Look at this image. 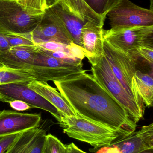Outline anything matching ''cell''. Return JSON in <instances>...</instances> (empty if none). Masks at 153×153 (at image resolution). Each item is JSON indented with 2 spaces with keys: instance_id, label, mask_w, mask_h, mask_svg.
Masks as SVG:
<instances>
[{
  "instance_id": "obj_1",
  "label": "cell",
  "mask_w": 153,
  "mask_h": 153,
  "mask_svg": "<svg viewBox=\"0 0 153 153\" xmlns=\"http://www.w3.org/2000/svg\"><path fill=\"white\" fill-rule=\"evenodd\" d=\"M86 71L54 84L78 117L118 133L121 137L135 132L137 124L123 106Z\"/></svg>"
},
{
  "instance_id": "obj_2",
  "label": "cell",
  "mask_w": 153,
  "mask_h": 153,
  "mask_svg": "<svg viewBox=\"0 0 153 153\" xmlns=\"http://www.w3.org/2000/svg\"><path fill=\"white\" fill-rule=\"evenodd\" d=\"M44 12L22 7L17 0H0V34L31 37Z\"/></svg>"
},
{
  "instance_id": "obj_3",
  "label": "cell",
  "mask_w": 153,
  "mask_h": 153,
  "mask_svg": "<svg viewBox=\"0 0 153 153\" xmlns=\"http://www.w3.org/2000/svg\"><path fill=\"white\" fill-rule=\"evenodd\" d=\"M94 78L123 106L132 120L137 123L143 118L145 111L130 97L113 73L104 53L89 61Z\"/></svg>"
},
{
  "instance_id": "obj_4",
  "label": "cell",
  "mask_w": 153,
  "mask_h": 153,
  "mask_svg": "<svg viewBox=\"0 0 153 153\" xmlns=\"http://www.w3.org/2000/svg\"><path fill=\"white\" fill-rule=\"evenodd\" d=\"M60 126L68 136L88 143L93 148L110 144L121 137L117 132L83 118L64 117Z\"/></svg>"
},
{
  "instance_id": "obj_5",
  "label": "cell",
  "mask_w": 153,
  "mask_h": 153,
  "mask_svg": "<svg viewBox=\"0 0 153 153\" xmlns=\"http://www.w3.org/2000/svg\"><path fill=\"white\" fill-rule=\"evenodd\" d=\"M103 53L113 73L125 91L137 105L145 111V107L135 82L137 62L129 55L118 50L104 39Z\"/></svg>"
},
{
  "instance_id": "obj_6",
  "label": "cell",
  "mask_w": 153,
  "mask_h": 153,
  "mask_svg": "<svg viewBox=\"0 0 153 153\" xmlns=\"http://www.w3.org/2000/svg\"><path fill=\"white\" fill-rule=\"evenodd\" d=\"M83 66V63H75L50 56L36 45L35 57L28 72L38 81L54 82L63 81L85 71Z\"/></svg>"
},
{
  "instance_id": "obj_7",
  "label": "cell",
  "mask_w": 153,
  "mask_h": 153,
  "mask_svg": "<svg viewBox=\"0 0 153 153\" xmlns=\"http://www.w3.org/2000/svg\"><path fill=\"white\" fill-rule=\"evenodd\" d=\"M103 39L115 48L132 56L137 48L153 45V26L103 30Z\"/></svg>"
},
{
  "instance_id": "obj_8",
  "label": "cell",
  "mask_w": 153,
  "mask_h": 153,
  "mask_svg": "<svg viewBox=\"0 0 153 153\" xmlns=\"http://www.w3.org/2000/svg\"><path fill=\"white\" fill-rule=\"evenodd\" d=\"M107 16L112 29L153 26V10L142 8L129 0H120Z\"/></svg>"
},
{
  "instance_id": "obj_9",
  "label": "cell",
  "mask_w": 153,
  "mask_h": 153,
  "mask_svg": "<svg viewBox=\"0 0 153 153\" xmlns=\"http://www.w3.org/2000/svg\"><path fill=\"white\" fill-rule=\"evenodd\" d=\"M28 82H13L0 85V101L8 102L20 100L32 108H38L50 113L61 126L62 117L57 110L42 96L28 87Z\"/></svg>"
},
{
  "instance_id": "obj_10",
  "label": "cell",
  "mask_w": 153,
  "mask_h": 153,
  "mask_svg": "<svg viewBox=\"0 0 153 153\" xmlns=\"http://www.w3.org/2000/svg\"><path fill=\"white\" fill-rule=\"evenodd\" d=\"M153 148V124L142 127L139 131L119 138L110 144L90 148L93 153H137Z\"/></svg>"
},
{
  "instance_id": "obj_11",
  "label": "cell",
  "mask_w": 153,
  "mask_h": 153,
  "mask_svg": "<svg viewBox=\"0 0 153 153\" xmlns=\"http://www.w3.org/2000/svg\"><path fill=\"white\" fill-rule=\"evenodd\" d=\"M120 1L59 0L58 1L84 21L90 22L103 27L107 13Z\"/></svg>"
},
{
  "instance_id": "obj_12",
  "label": "cell",
  "mask_w": 153,
  "mask_h": 153,
  "mask_svg": "<svg viewBox=\"0 0 153 153\" xmlns=\"http://www.w3.org/2000/svg\"><path fill=\"white\" fill-rule=\"evenodd\" d=\"M35 45L46 42L73 44L71 35L61 20L49 9L45 10L41 20L31 34Z\"/></svg>"
},
{
  "instance_id": "obj_13",
  "label": "cell",
  "mask_w": 153,
  "mask_h": 153,
  "mask_svg": "<svg viewBox=\"0 0 153 153\" xmlns=\"http://www.w3.org/2000/svg\"><path fill=\"white\" fill-rule=\"evenodd\" d=\"M42 117L39 113H22L16 111H0V137L23 133L40 126Z\"/></svg>"
},
{
  "instance_id": "obj_14",
  "label": "cell",
  "mask_w": 153,
  "mask_h": 153,
  "mask_svg": "<svg viewBox=\"0 0 153 153\" xmlns=\"http://www.w3.org/2000/svg\"><path fill=\"white\" fill-rule=\"evenodd\" d=\"M103 27L87 22L81 32V48L88 60L101 57L103 53Z\"/></svg>"
},
{
  "instance_id": "obj_15",
  "label": "cell",
  "mask_w": 153,
  "mask_h": 153,
  "mask_svg": "<svg viewBox=\"0 0 153 153\" xmlns=\"http://www.w3.org/2000/svg\"><path fill=\"white\" fill-rule=\"evenodd\" d=\"M28 87L50 102L64 117H77L76 113L56 88L47 82L35 80L28 83Z\"/></svg>"
},
{
  "instance_id": "obj_16",
  "label": "cell",
  "mask_w": 153,
  "mask_h": 153,
  "mask_svg": "<svg viewBox=\"0 0 153 153\" xmlns=\"http://www.w3.org/2000/svg\"><path fill=\"white\" fill-rule=\"evenodd\" d=\"M36 45L11 47L0 52V62L7 67L28 71L34 60Z\"/></svg>"
},
{
  "instance_id": "obj_17",
  "label": "cell",
  "mask_w": 153,
  "mask_h": 153,
  "mask_svg": "<svg viewBox=\"0 0 153 153\" xmlns=\"http://www.w3.org/2000/svg\"><path fill=\"white\" fill-rule=\"evenodd\" d=\"M49 8L63 23L73 43L81 48L82 29L87 22L71 12L58 1Z\"/></svg>"
},
{
  "instance_id": "obj_18",
  "label": "cell",
  "mask_w": 153,
  "mask_h": 153,
  "mask_svg": "<svg viewBox=\"0 0 153 153\" xmlns=\"http://www.w3.org/2000/svg\"><path fill=\"white\" fill-rule=\"evenodd\" d=\"M135 82L137 88L144 104L147 108L153 106V74L144 73L137 70L134 74Z\"/></svg>"
},
{
  "instance_id": "obj_19",
  "label": "cell",
  "mask_w": 153,
  "mask_h": 153,
  "mask_svg": "<svg viewBox=\"0 0 153 153\" xmlns=\"http://www.w3.org/2000/svg\"><path fill=\"white\" fill-rule=\"evenodd\" d=\"M36 80L28 71L0 66V85L13 82H29Z\"/></svg>"
},
{
  "instance_id": "obj_20",
  "label": "cell",
  "mask_w": 153,
  "mask_h": 153,
  "mask_svg": "<svg viewBox=\"0 0 153 153\" xmlns=\"http://www.w3.org/2000/svg\"><path fill=\"white\" fill-rule=\"evenodd\" d=\"M39 128L23 132L20 137L5 153H27L31 141L37 133Z\"/></svg>"
},
{
  "instance_id": "obj_21",
  "label": "cell",
  "mask_w": 153,
  "mask_h": 153,
  "mask_svg": "<svg viewBox=\"0 0 153 153\" xmlns=\"http://www.w3.org/2000/svg\"><path fill=\"white\" fill-rule=\"evenodd\" d=\"M42 153H68L66 145L51 134H46Z\"/></svg>"
},
{
  "instance_id": "obj_22",
  "label": "cell",
  "mask_w": 153,
  "mask_h": 153,
  "mask_svg": "<svg viewBox=\"0 0 153 153\" xmlns=\"http://www.w3.org/2000/svg\"><path fill=\"white\" fill-rule=\"evenodd\" d=\"M46 131L39 128L38 131L32 139L27 153H42L45 144Z\"/></svg>"
},
{
  "instance_id": "obj_23",
  "label": "cell",
  "mask_w": 153,
  "mask_h": 153,
  "mask_svg": "<svg viewBox=\"0 0 153 153\" xmlns=\"http://www.w3.org/2000/svg\"><path fill=\"white\" fill-rule=\"evenodd\" d=\"M131 57L135 60L142 58L149 64L153 65V45H146L138 48Z\"/></svg>"
},
{
  "instance_id": "obj_24",
  "label": "cell",
  "mask_w": 153,
  "mask_h": 153,
  "mask_svg": "<svg viewBox=\"0 0 153 153\" xmlns=\"http://www.w3.org/2000/svg\"><path fill=\"white\" fill-rule=\"evenodd\" d=\"M22 7L29 10L44 12L47 9L46 0H17Z\"/></svg>"
},
{
  "instance_id": "obj_25",
  "label": "cell",
  "mask_w": 153,
  "mask_h": 153,
  "mask_svg": "<svg viewBox=\"0 0 153 153\" xmlns=\"http://www.w3.org/2000/svg\"><path fill=\"white\" fill-rule=\"evenodd\" d=\"M11 47L35 45L30 38L19 35H4Z\"/></svg>"
},
{
  "instance_id": "obj_26",
  "label": "cell",
  "mask_w": 153,
  "mask_h": 153,
  "mask_svg": "<svg viewBox=\"0 0 153 153\" xmlns=\"http://www.w3.org/2000/svg\"><path fill=\"white\" fill-rule=\"evenodd\" d=\"M23 133L0 137V153H5L20 137Z\"/></svg>"
},
{
  "instance_id": "obj_27",
  "label": "cell",
  "mask_w": 153,
  "mask_h": 153,
  "mask_svg": "<svg viewBox=\"0 0 153 153\" xmlns=\"http://www.w3.org/2000/svg\"><path fill=\"white\" fill-rule=\"evenodd\" d=\"M10 107L18 111H25L32 108L31 106L24 102L20 100H14L9 102Z\"/></svg>"
},
{
  "instance_id": "obj_28",
  "label": "cell",
  "mask_w": 153,
  "mask_h": 153,
  "mask_svg": "<svg viewBox=\"0 0 153 153\" xmlns=\"http://www.w3.org/2000/svg\"><path fill=\"white\" fill-rule=\"evenodd\" d=\"M10 48V46L5 36L0 34V52L6 51Z\"/></svg>"
},
{
  "instance_id": "obj_29",
  "label": "cell",
  "mask_w": 153,
  "mask_h": 153,
  "mask_svg": "<svg viewBox=\"0 0 153 153\" xmlns=\"http://www.w3.org/2000/svg\"><path fill=\"white\" fill-rule=\"evenodd\" d=\"M68 150V153H87L79 149L74 143L66 145Z\"/></svg>"
},
{
  "instance_id": "obj_30",
  "label": "cell",
  "mask_w": 153,
  "mask_h": 153,
  "mask_svg": "<svg viewBox=\"0 0 153 153\" xmlns=\"http://www.w3.org/2000/svg\"><path fill=\"white\" fill-rule=\"evenodd\" d=\"M59 0H46L47 8L51 7L56 3Z\"/></svg>"
},
{
  "instance_id": "obj_31",
  "label": "cell",
  "mask_w": 153,
  "mask_h": 153,
  "mask_svg": "<svg viewBox=\"0 0 153 153\" xmlns=\"http://www.w3.org/2000/svg\"><path fill=\"white\" fill-rule=\"evenodd\" d=\"M137 153H153V148L145 149Z\"/></svg>"
},
{
  "instance_id": "obj_32",
  "label": "cell",
  "mask_w": 153,
  "mask_h": 153,
  "mask_svg": "<svg viewBox=\"0 0 153 153\" xmlns=\"http://www.w3.org/2000/svg\"><path fill=\"white\" fill-rule=\"evenodd\" d=\"M151 10H153V0H151Z\"/></svg>"
},
{
  "instance_id": "obj_33",
  "label": "cell",
  "mask_w": 153,
  "mask_h": 153,
  "mask_svg": "<svg viewBox=\"0 0 153 153\" xmlns=\"http://www.w3.org/2000/svg\"><path fill=\"white\" fill-rule=\"evenodd\" d=\"M4 64H3L1 63L0 62V66H1V65H3Z\"/></svg>"
}]
</instances>
